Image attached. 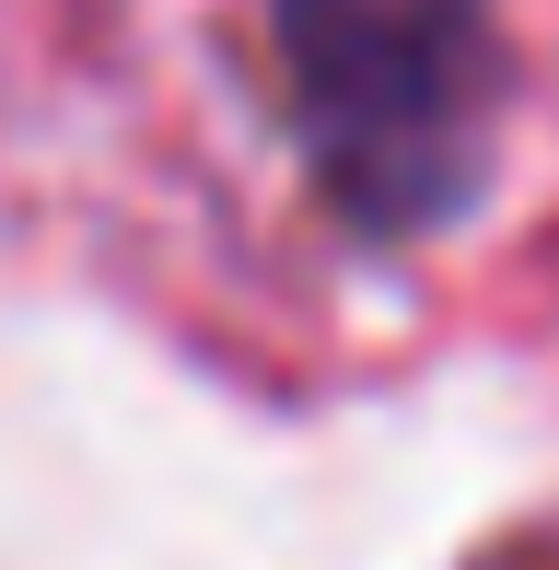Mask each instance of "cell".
<instances>
[{
    "label": "cell",
    "instance_id": "1",
    "mask_svg": "<svg viewBox=\"0 0 559 570\" xmlns=\"http://www.w3.org/2000/svg\"><path fill=\"white\" fill-rule=\"evenodd\" d=\"M280 70L303 164L362 245L443 233L513 117V47L490 0H280Z\"/></svg>",
    "mask_w": 559,
    "mask_h": 570
}]
</instances>
